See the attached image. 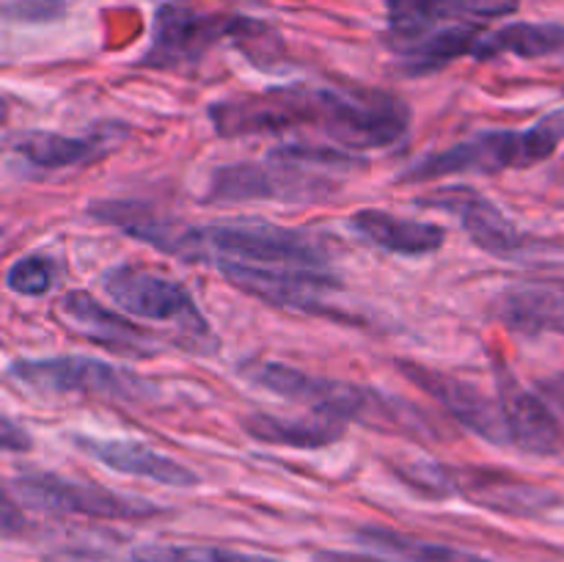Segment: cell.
Returning <instances> with one entry per match:
<instances>
[{
	"label": "cell",
	"mask_w": 564,
	"mask_h": 562,
	"mask_svg": "<svg viewBox=\"0 0 564 562\" xmlns=\"http://www.w3.org/2000/svg\"><path fill=\"white\" fill-rule=\"evenodd\" d=\"M317 562H400L383 554H341V551H319Z\"/></svg>",
	"instance_id": "obj_28"
},
{
	"label": "cell",
	"mask_w": 564,
	"mask_h": 562,
	"mask_svg": "<svg viewBox=\"0 0 564 562\" xmlns=\"http://www.w3.org/2000/svg\"><path fill=\"white\" fill-rule=\"evenodd\" d=\"M452 490L466 496L468 501L501 516H540L556 505V496L549 488L523 483L512 474L494 472V468H449Z\"/></svg>",
	"instance_id": "obj_16"
},
{
	"label": "cell",
	"mask_w": 564,
	"mask_h": 562,
	"mask_svg": "<svg viewBox=\"0 0 564 562\" xmlns=\"http://www.w3.org/2000/svg\"><path fill=\"white\" fill-rule=\"evenodd\" d=\"M58 312L66 323L83 336H88L97 345L108 347V350L124 353V356L149 358L158 353V342L147 334V331L135 328L130 320L121 317L119 312L99 303L97 298L88 295L83 290H72L61 295Z\"/></svg>",
	"instance_id": "obj_17"
},
{
	"label": "cell",
	"mask_w": 564,
	"mask_h": 562,
	"mask_svg": "<svg viewBox=\"0 0 564 562\" xmlns=\"http://www.w3.org/2000/svg\"><path fill=\"white\" fill-rule=\"evenodd\" d=\"M88 215L94 220L116 226L124 235L135 237V240L147 242V246L158 248V251L185 259V262L207 259L202 229L180 224V220L154 213L152 207H143L138 202H94L88 207Z\"/></svg>",
	"instance_id": "obj_14"
},
{
	"label": "cell",
	"mask_w": 564,
	"mask_h": 562,
	"mask_svg": "<svg viewBox=\"0 0 564 562\" xmlns=\"http://www.w3.org/2000/svg\"><path fill=\"white\" fill-rule=\"evenodd\" d=\"M242 430L251 439L290 450H323L345 435L347 422L330 413L314 411L312 417H275V413H248L242 417Z\"/></svg>",
	"instance_id": "obj_21"
},
{
	"label": "cell",
	"mask_w": 564,
	"mask_h": 562,
	"mask_svg": "<svg viewBox=\"0 0 564 562\" xmlns=\"http://www.w3.org/2000/svg\"><path fill=\"white\" fill-rule=\"evenodd\" d=\"M132 562H218L215 545L143 543L132 549Z\"/></svg>",
	"instance_id": "obj_25"
},
{
	"label": "cell",
	"mask_w": 564,
	"mask_h": 562,
	"mask_svg": "<svg viewBox=\"0 0 564 562\" xmlns=\"http://www.w3.org/2000/svg\"><path fill=\"white\" fill-rule=\"evenodd\" d=\"M336 174L295 158L286 147H275L259 163H231L213 171L204 204L240 202H325L339 191Z\"/></svg>",
	"instance_id": "obj_3"
},
{
	"label": "cell",
	"mask_w": 564,
	"mask_h": 562,
	"mask_svg": "<svg viewBox=\"0 0 564 562\" xmlns=\"http://www.w3.org/2000/svg\"><path fill=\"white\" fill-rule=\"evenodd\" d=\"M0 444L6 452H28L33 446L31 433L22 424H17L11 417H3V428H0Z\"/></svg>",
	"instance_id": "obj_26"
},
{
	"label": "cell",
	"mask_w": 564,
	"mask_h": 562,
	"mask_svg": "<svg viewBox=\"0 0 564 562\" xmlns=\"http://www.w3.org/2000/svg\"><path fill=\"white\" fill-rule=\"evenodd\" d=\"M218 270L229 284L270 306L292 309L303 314H334V295L341 290L330 270L312 268H262V264L218 259Z\"/></svg>",
	"instance_id": "obj_9"
},
{
	"label": "cell",
	"mask_w": 564,
	"mask_h": 562,
	"mask_svg": "<svg viewBox=\"0 0 564 562\" xmlns=\"http://www.w3.org/2000/svg\"><path fill=\"white\" fill-rule=\"evenodd\" d=\"M9 494L20 505L55 516L102 518V521H138L158 516L160 507L141 496L116 494L102 485L72 483L50 472H22L9 483Z\"/></svg>",
	"instance_id": "obj_8"
},
{
	"label": "cell",
	"mask_w": 564,
	"mask_h": 562,
	"mask_svg": "<svg viewBox=\"0 0 564 562\" xmlns=\"http://www.w3.org/2000/svg\"><path fill=\"white\" fill-rule=\"evenodd\" d=\"M516 55L523 61H556L564 64V25L554 22H512L490 31L474 47V58L494 61Z\"/></svg>",
	"instance_id": "obj_22"
},
{
	"label": "cell",
	"mask_w": 564,
	"mask_h": 562,
	"mask_svg": "<svg viewBox=\"0 0 564 562\" xmlns=\"http://www.w3.org/2000/svg\"><path fill=\"white\" fill-rule=\"evenodd\" d=\"M494 317L518 334L564 336V281H518L494 301Z\"/></svg>",
	"instance_id": "obj_18"
},
{
	"label": "cell",
	"mask_w": 564,
	"mask_h": 562,
	"mask_svg": "<svg viewBox=\"0 0 564 562\" xmlns=\"http://www.w3.org/2000/svg\"><path fill=\"white\" fill-rule=\"evenodd\" d=\"M564 141V108L551 110L527 130H488L444 152L419 158L400 182H430L455 174H499L510 169H532L549 160Z\"/></svg>",
	"instance_id": "obj_2"
},
{
	"label": "cell",
	"mask_w": 564,
	"mask_h": 562,
	"mask_svg": "<svg viewBox=\"0 0 564 562\" xmlns=\"http://www.w3.org/2000/svg\"><path fill=\"white\" fill-rule=\"evenodd\" d=\"M209 121L224 138L314 130L347 152H369L402 141L411 110L394 94L372 88L281 86L213 102Z\"/></svg>",
	"instance_id": "obj_1"
},
{
	"label": "cell",
	"mask_w": 564,
	"mask_h": 562,
	"mask_svg": "<svg viewBox=\"0 0 564 562\" xmlns=\"http://www.w3.org/2000/svg\"><path fill=\"white\" fill-rule=\"evenodd\" d=\"M6 372L14 383L47 395H91L105 400L138 402L158 391L141 375L91 356L17 358Z\"/></svg>",
	"instance_id": "obj_7"
},
{
	"label": "cell",
	"mask_w": 564,
	"mask_h": 562,
	"mask_svg": "<svg viewBox=\"0 0 564 562\" xmlns=\"http://www.w3.org/2000/svg\"><path fill=\"white\" fill-rule=\"evenodd\" d=\"M538 389H540V395L551 402V406H556L560 411H564V372H556V375H551V378H543L538 383Z\"/></svg>",
	"instance_id": "obj_27"
},
{
	"label": "cell",
	"mask_w": 564,
	"mask_h": 562,
	"mask_svg": "<svg viewBox=\"0 0 564 562\" xmlns=\"http://www.w3.org/2000/svg\"><path fill=\"white\" fill-rule=\"evenodd\" d=\"M99 284H102L105 295L132 317L165 323L180 331L182 345H187L191 350L213 353L218 347L213 325L193 301L191 290L180 281L154 273V270L113 264L110 270H105Z\"/></svg>",
	"instance_id": "obj_4"
},
{
	"label": "cell",
	"mask_w": 564,
	"mask_h": 562,
	"mask_svg": "<svg viewBox=\"0 0 564 562\" xmlns=\"http://www.w3.org/2000/svg\"><path fill=\"white\" fill-rule=\"evenodd\" d=\"M397 369H400V375L408 383H413L424 395L433 397L449 417H455L474 435H479V439L494 446L510 444V433H507V422L499 400L485 395L479 386L468 383V380L457 378V375L424 367L419 361H408V358H400Z\"/></svg>",
	"instance_id": "obj_11"
},
{
	"label": "cell",
	"mask_w": 564,
	"mask_h": 562,
	"mask_svg": "<svg viewBox=\"0 0 564 562\" xmlns=\"http://www.w3.org/2000/svg\"><path fill=\"white\" fill-rule=\"evenodd\" d=\"M350 229L369 246L400 257H424L444 246L446 231L430 220H411L386 209H358L350 218Z\"/></svg>",
	"instance_id": "obj_20"
},
{
	"label": "cell",
	"mask_w": 564,
	"mask_h": 562,
	"mask_svg": "<svg viewBox=\"0 0 564 562\" xmlns=\"http://www.w3.org/2000/svg\"><path fill=\"white\" fill-rule=\"evenodd\" d=\"M72 444L80 452H86L91 461L102 463L110 472L152 479V483L169 485V488H196V485L202 483L193 468L182 466L180 461L152 450V446L141 444V441L72 435Z\"/></svg>",
	"instance_id": "obj_15"
},
{
	"label": "cell",
	"mask_w": 564,
	"mask_h": 562,
	"mask_svg": "<svg viewBox=\"0 0 564 562\" xmlns=\"http://www.w3.org/2000/svg\"><path fill=\"white\" fill-rule=\"evenodd\" d=\"M218 562H284V560H275V556H264V554H246V551L218 549Z\"/></svg>",
	"instance_id": "obj_29"
},
{
	"label": "cell",
	"mask_w": 564,
	"mask_h": 562,
	"mask_svg": "<svg viewBox=\"0 0 564 562\" xmlns=\"http://www.w3.org/2000/svg\"><path fill=\"white\" fill-rule=\"evenodd\" d=\"M356 540L375 554L391 556L400 562H488L471 551L455 549L446 543H430V540L411 538V534L394 532L386 527H361L356 532Z\"/></svg>",
	"instance_id": "obj_23"
},
{
	"label": "cell",
	"mask_w": 564,
	"mask_h": 562,
	"mask_svg": "<svg viewBox=\"0 0 564 562\" xmlns=\"http://www.w3.org/2000/svg\"><path fill=\"white\" fill-rule=\"evenodd\" d=\"M521 0H386L391 47L422 39L449 25H468L507 17Z\"/></svg>",
	"instance_id": "obj_13"
},
{
	"label": "cell",
	"mask_w": 564,
	"mask_h": 562,
	"mask_svg": "<svg viewBox=\"0 0 564 562\" xmlns=\"http://www.w3.org/2000/svg\"><path fill=\"white\" fill-rule=\"evenodd\" d=\"M121 132L108 127V130H97L91 136H64V132L50 130H28L17 136L11 152L28 165V169L39 171H58V169H77V165H88L94 160L110 152Z\"/></svg>",
	"instance_id": "obj_19"
},
{
	"label": "cell",
	"mask_w": 564,
	"mask_h": 562,
	"mask_svg": "<svg viewBox=\"0 0 564 562\" xmlns=\"http://www.w3.org/2000/svg\"><path fill=\"white\" fill-rule=\"evenodd\" d=\"M55 279H58V264H55V259L42 257V253L20 257L6 270V287L25 298L47 295L55 287Z\"/></svg>",
	"instance_id": "obj_24"
},
{
	"label": "cell",
	"mask_w": 564,
	"mask_h": 562,
	"mask_svg": "<svg viewBox=\"0 0 564 562\" xmlns=\"http://www.w3.org/2000/svg\"><path fill=\"white\" fill-rule=\"evenodd\" d=\"M496 391L512 446L538 457L562 455L564 428L540 391H529L527 386L518 383L510 367L496 369Z\"/></svg>",
	"instance_id": "obj_12"
},
{
	"label": "cell",
	"mask_w": 564,
	"mask_h": 562,
	"mask_svg": "<svg viewBox=\"0 0 564 562\" xmlns=\"http://www.w3.org/2000/svg\"><path fill=\"white\" fill-rule=\"evenodd\" d=\"M262 31H268L262 22L207 9L196 0H169L154 14L152 44L141 64L152 69H185L204 61L224 39H251Z\"/></svg>",
	"instance_id": "obj_5"
},
{
	"label": "cell",
	"mask_w": 564,
	"mask_h": 562,
	"mask_svg": "<svg viewBox=\"0 0 564 562\" xmlns=\"http://www.w3.org/2000/svg\"><path fill=\"white\" fill-rule=\"evenodd\" d=\"M207 257L229 262L262 264V268H312L330 270V251L317 231L292 226L262 224H220L202 229Z\"/></svg>",
	"instance_id": "obj_6"
},
{
	"label": "cell",
	"mask_w": 564,
	"mask_h": 562,
	"mask_svg": "<svg viewBox=\"0 0 564 562\" xmlns=\"http://www.w3.org/2000/svg\"><path fill=\"white\" fill-rule=\"evenodd\" d=\"M422 204L455 215L457 224L485 253L505 262H532L540 253L551 251L543 240L518 229L490 198L474 187H444L433 196H424Z\"/></svg>",
	"instance_id": "obj_10"
}]
</instances>
